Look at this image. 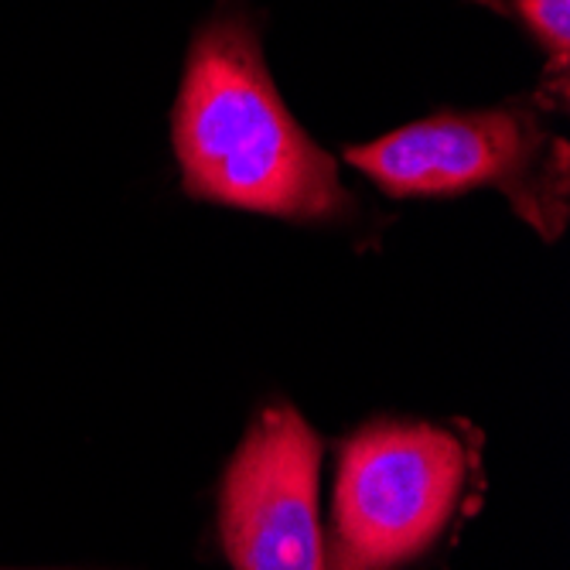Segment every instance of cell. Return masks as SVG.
I'll return each mask as SVG.
<instances>
[{
    "label": "cell",
    "instance_id": "1",
    "mask_svg": "<svg viewBox=\"0 0 570 570\" xmlns=\"http://www.w3.org/2000/svg\"><path fill=\"white\" fill-rule=\"evenodd\" d=\"M185 195L291 223H342L355 198L335 158L307 137L267 69L261 24L223 0L188 45L171 110Z\"/></svg>",
    "mask_w": 570,
    "mask_h": 570
},
{
    "label": "cell",
    "instance_id": "2",
    "mask_svg": "<svg viewBox=\"0 0 570 570\" xmlns=\"http://www.w3.org/2000/svg\"><path fill=\"white\" fill-rule=\"evenodd\" d=\"M537 99L489 110H441L380 140L345 147V161L393 198L499 188L515 216L557 239L570 205L567 140L543 120Z\"/></svg>",
    "mask_w": 570,
    "mask_h": 570
},
{
    "label": "cell",
    "instance_id": "3",
    "mask_svg": "<svg viewBox=\"0 0 570 570\" xmlns=\"http://www.w3.org/2000/svg\"><path fill=\"white\" fill-rule=\"evenodd\" d=\"M469 451L434 428L380 421L338 458L325 570H400L448 527L464 492Z\"/></svg>",
    "mask_w": 570,
    "mask_h": 570
},
{
    "label": "cell",
    "instance_id": "5",
    "mask_svg": "<svg viewBox=\"0 0 570 570\" xmlns=\"http://www.w3.org/2000/svg\"><path fill=\"white\" fill-rule=\"evenodd\" d=\"M475 4L520 24L547 56L537 102L547 110H567L570 92V0H475Z\"/></svg>",
    "mask_w": 570,
    "mask_h": 570
},
{
    "label": "cell",
    "instance_id": "4",
    "mask_svg": "<svg viewBox=\"0 0 570 570\" xmlns=\"http://www.w3.org/2000/svg\"><path fill=\"white\" fill-rule=\"evenodd\" d=\"M322 441L287 403L246 428L219 492V537L233 570H325L318 523Z\"/></svg>",
    "mask_w": 570,
    "mask_h": 570
}]
</instances>
